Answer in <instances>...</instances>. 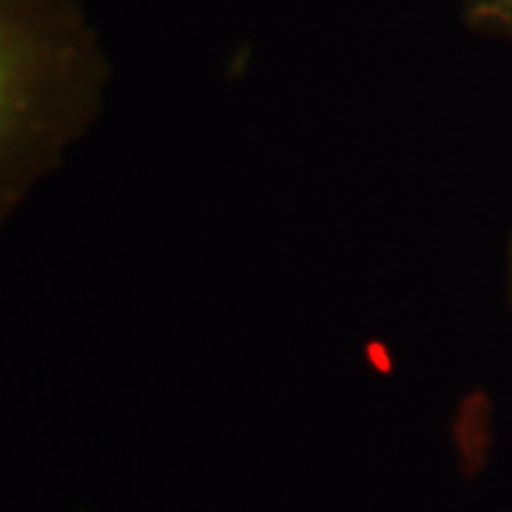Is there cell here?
<instances>
[{
    "label": "cell",
    "instance_id": "cell-2",
    "mask_svg": "<svg viewBox=\"0 0 512 512\" xmlns=\"http://www.w3.org/2000/svg\"><path fill=\"white\" fill-rule=\"evenodd\" d=\"M464 18L473 29L512 37V0H464Z\"/></svg>",
    "mask_w": 512,
    "mask_h": 512
},
{
    "label": "cell",
    "instance_id": "cell-3",
    "mask_svg": "<svg viewBox=\"0 0 512 512\" xmlns=\"http://www.w3.org/2000/svg\"><path fill=\"white\" fill-rule=\"evenodd\" d=\"M504 285H507V305L512 308V228L507 237V251H504Z\"/></svg>",
    "mask_w": 512,
    "mask_h": 512
},
{
    "label": "cell",
    "instance_id": "cell-1",
    "mask_svg": "<svg viewBox=\"0 0 512 512\" xmlns=\"http://www.w3.org/2000/svg\"><path fill=\"white\" fill-rule=\"evenodd\" d=\"M106 86L77 0H0V228L89 134Z\"/></svg>",
    "mask_w": 512,
    "mask_h": 512
}]
</instances>
